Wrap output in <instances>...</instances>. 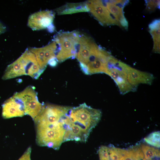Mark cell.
<instances>
[{"label":"cell","instance_id":"1","mask_svg":"<svg viewBox=\"0 0 160 160\" xmlns=\"http://www.w3.org/2000/svg\"><path fill=\"white\" fill-rule=\"evenodd\" d=\"M71 107L44 105L40 113L33 120L36 142L38 145L57 150L63 142H66L67 128L65 119Z\"/></svg>","mask_w":160,"mask_h":160},{"label":"cell","instance_id":"2","mask_svg":"<svg viewBox=\"0 0 160 160\" xmlns=\"http://www.w3.org/2000/svg\"><path fill=\"white\" fill-rule=\"evenodd\" d=\"M69 111L68 116L73 127L87 140L90 132L100 119L101 111L85 103L71 107Z\"/></svg>","mask_w":160,"mask_h":160},{"label":"cell","instance_id":"3","mask_svg":"<svg viewBox=\"0 0 160 160\" xmlns=\"http://www.w3.org/2000/svg\"><path fill=\"white\" fill-rule=\"evenodd\" d=\"M43 72L34 55L27 48L18 59L7 66L2 79L5 80L23 75H28L37 79Z\"/></svg>","mask_w":160,"mask_h":160},{"label":"cell","instance_id":"4","mask_svg":"<svg viewBox=\"0 0 160 160\" xmlns=\"http://www.w3.org/2000/svg\"><path fill=\"white\" fill-rule=\"evenodd\" d=\"M80 35L76 31H61L54 36L53 41L57 45L55 57L58 62L75 57Z\"/></svg>","mask_w":160,"mask_h":160},{"label":"cell","instance_id":"5","mask_svg":"<svg viewBox=\"0 0 160 160\" xmlns=\"http://www.w3.org/2000/svg\"><path fill=\"white\" fill-rule=\"evenodd\" d=\"M129 67L128 65L116 59H110L107 63L106 74L114 80L121 94L123 95L137 90L127 79V71Z\"/></svg>","mask_w":160,"mask_h":160},{"label":"cell","instance_id":"6","mask_svg":"<svg viewBox=\"0 0 160 160\" xmlns=\"http://www.w3.org/2000/svg\"><path fill=\"white\" fill-rule=\"evenodd\" d=\"M34 88V87L29 86L23 91L13 95L22 102L25 115L30 116L33 120L40 113L44 104L39 101L37 93Z\"/></svg>","mask_w":160,"mask_h":160},{"label":"cell","instance_id":"7","mask_svg":"<svg viewBox=\"0 0 160 160\" xmlns=\"http://www.w3.org/2000/svg\"><path fill=\"white\" fill-rule=\"evenodd\" d=\"M55 13L49 10L40 11L30 15L28 25L33 30H39L47 28L49 31L52 32L55 27L52 24Z\"/></svg>","mask_w":160,"mask_h":160},{"label":"cell","instance_id":"8","mask_svg":"<svg viewBox=\"0 0 160 160\" xmlns=\"http://www.w3.org/2000/svg\"><path fill=\"white\" fill-rule=\"evenodd\" d=\"M89 12L102 25H119L114 17L109 12L101 0H91L87 2Z\"/></svg>","mask_w":160,"mask_h":160},{"label":"cell","instance_id":"9","mask_svg":"<svg viewBox=\"0 0 160 160\" xmlns=\"http://www.w3.org/2000/svg\"><path fill=\"white\" fill-rule=\"evenodd\" d=\"M99 47L90 37L80 34L75 56L80 66L85 65L91 55Z\"/></svg>","mask_w":160,"mask_h":160},{"label":"cell","instance_id":"10","mask_svg":"<svg viewBox=\"0 0 160 160\" xmlns=\"http://www.w3.org/2000/svg\"><path fill=\"white\" fill-rule=\"evenodd\" d=\"M28 49L34 55L40 69L43 72L49 62L52 59L56 58L57 45L53 41L42 47H32Z\"/></svg>","mask_w":160,"mask_h":160},{"label":"cell","instance_id":"11","mask_svg":"<svg viewBox=\"0 0 160 160\" xmlns=\"http://www.w3.org/2000/svg\"><path fill=\"white\" fill-rule=\"evenodd\" d=\"M111 55L103 49L98 56L93 61L86 65L80 67L83 73L87 75L98 73L107 74L108 60Z\"/></svg>","mask_w":160,"mask_h":160},{"label":"cell","instance_id":"12","mask_svg":"<svg viewBox=\"0 0 160 160\" xmlns=\"http://www.w3.org/2000/svg\"><path fill=\"white\" fill-rule=\"evenodd\" d=\"M2 108V116L5 119L22 117L25 115L22 102L14 95L4 103Z\"/></svg>","mask_w":160,"mask_h":160},{"label":"cell","instance_id":"13","mask_svg":"<svg viewBox=\"0 0 160 160\" xmlns=\"http://www.w3.org/2000/svg\"><path fill=\"white\" fill-rule=\"evenodd\" d=\"M127 77L129 82L137 89L140 84H151L154 79L152 74L138 70L130 66L127 71Z\"/></svg>","mask_w":160,"mask_h":160},{"label":"cell","instance_id":"14","mask_svg":"<svg viewBox=\"0 0 160 160\" xmlns=\"http://www.w3.org/2000/svg\"><path fill=\"white\" fill-rule=\"evenodd\" d=\"M103 4L115 18L119 25L127 29L128 23L124 17L123 8L120 7L113 2L112 1H102Z\"/></svg>","mask_w":160,"mask_h":160},{"label":"cell","instance_id":"15","mask_svg":"<svg viewBox=\"0 0 160 160\" xmlns=\"http://www.w3.org/2000/svg\"><path fill=\"white\" fill-rule=\"evenodd\" d=\"M58 15H62L81 12H89L87 2L77 3H68L57 9Z\"/></svg>","mask_w":160,"mask_h":160},{"label":"cell","instance_id":"16","mask_svg":"<svg viewBox=\"0 0 160 160\" xmlns=\"http://www.w3.org/2000/svg\"><path fill=\"white\" fill-rule=\"evenodd\" d=\"M144 158L141 148L137 145L128 149H123L120 160H142Z\"/></svg>","mask_w":160,"mask_h":160},{"label":"cell","instance_id":"17","mask_svg":"<svg viewBox=\"0 0 160 160\" xmlns=\"http://www.w3.org/2000/svg\"><path fill=\"white\" fill-rule=\"evenodd\" d=\"M141 148L145 159H153L160 156V151L158 149L144 144L141 145Z\"/></svg>","mask_w":160,"mask_h":160},{"label":"cell","instance_id":"18","mask_svg":"<svg viewBox=\"0 0 160 160\" xmlns=\"http://www.w3.org/2000/svg\"><path fill=\"white\" fill-rule=\"evenodd\" d=\"M150 29L154 41L153 51L155 53H160V26Z\"/></svg>","mask_w":160,"mask_h":160},{"label":"cell","instance_id":"19","mask_svg":"<svg viewBox=\"0 0 160 160\" xmlns=\"http://www.w3.org/2000/svg\"><path fill=\"white\" fill-rule=\"evenodd\" d=\"M145 141L148 144L154 147H160V132H156L150 134L145 138Z\"/></svg>","mask_w":160,"mask_h":160},{"label":"cell","instance_id":"20","mask_svg":"<svg viewBox=\"0 0 160 160\" xmlns=\"http://www.w3.org/2000/svg\"><path fill=\"white\" fill-rule=\"evenodd\" d=\"M109 148L110 160H120L123 149L113 147Z\"/></svg>","mask_w":160,"mask_h":160},{"label":"cell","instance_id":"21","mask_svg":"<svg viewBox=\"0 0 160 160\" xmlns=\"http://www.w3.org/2000/svg\"><path fill=\"white\" fill-rule=\"evenodd\" d=\"M100 160H110L109 147L102 146L98 151Z\"/></svg>","mask_w":160,"mask_h":160},{"label":"cell","instance_id":"22","mask_svg":"<svg viewBox=\"0 0 160 160\" xmlns=\"http://www.w3.org/2000/svg\"><path fill=\"white\" fill-rule=\"evenodd\" d=\"M146 8L149 11H153L154 10L156 7L159 6L160 1L152 0L147 1Z\"/></svg>","mask_w":160,"mask_h":160},{"label":"cell","instance_id":"23","mask_svg":"<svg viewBox=\"0 0 160 160\" xmlns=\"http://www.w3.org/2000/svg\"><path fill=\"white\" fill-rule=\"evenodd\" d=\"M31 148L29 147L18 160H31Z\"/></svg>","mask_w":160,"mask_h":160},{"label":"cell","instance_id":"24","mask_svg":"<svg viewBox=\"0 0 160 160\" xmlns=\"http://www.w3.org/2000/svg\"><path fill=\"white\" fill-rule=\"evenodd\" d=\"M6 31V27L0 22V35Z\"/></svg>","mask_w":160,"mask_h":160},{"label":"cell","instance_id":"25","mask_svg":"<svg viewBox=\"0 0 160 160\" xmlns=\"http://www.w3.org/2000/svg\"><path fill=\"white\" fill-rule=\"evenodd\" d=\"M143 160H154L153 159H146L145 158L143 159Z\"/></svg>","mask_w":160,"mask_h":160}]
</instances>
